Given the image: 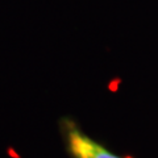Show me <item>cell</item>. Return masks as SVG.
Segmentation results:
<instances>
[{"mask_svg":"<svg viewBox=\"0 0 158 158\" xmlns=\"http://www.w3.org/2000/svg\"><path fill=\"white\" fill-rule=\"evenodd\" d=\"M58 129L70 158H131L111 152L88 135L73 117L63 116L59 118Z\"/></svg>","mask_w":158,"mask_h":158,"instance_id":"6da1fadb","label":"cell"}]
</instances>
